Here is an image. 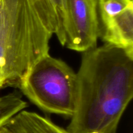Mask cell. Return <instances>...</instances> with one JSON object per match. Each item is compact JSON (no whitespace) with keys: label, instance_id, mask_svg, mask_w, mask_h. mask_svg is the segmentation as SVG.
<instances>
[{"label":"cell","instance_id":"obj_8","mask_svg":"<svg viewBox=\"0 0 133 133\" xmlns=\"http://www.w3.org/2000/svg\"><path fill=\"white\" fill-rule=\"evenodd\" d=\"M54 13L57 23L55 35L62 46H64V23L66 19V0H48Z\"/></svg>","mask_w":133,"mask_h":133},{"label":"cell","instance_id":"obj_4","mask_svg":"<svg viewBox=\"0 0 133 133\" xmlns=\"http://www.w3.org/2000/svg\"><path fill=\"white\" fill-rule=\"evenodd\" d=\"M64 46L83 52L97 46L99 23L97 0H66Z\"/></svg>","mask_w":133,"mask_h":133},{"label":"cell","instance_id":"obj_1","mask_svg":"<svg viewBox=\"0 0 133 133\" xmlns=\"http://www.w3.org/2000/svg\"><path fill=\"white\" fill-rule=\"evenodd\" d=\"M70 133H116L133 97V55L109 44L82 52Z\"/></svg>","mask_w":133,"mask_h":133},{"label":"cell","instance_id":"obj_6","mask_svg":"<svg viewBox=\"0 0 133 133\" xmlns=\"http://www.w3.org/2000/svg\"><path fill=\"white\" fill-rule=\"evenodd\" d=\"M5 126L11 133H70L47 117L25 110L15 115Z\"/></svg>","mask_w":133,"mask_h":133},{"label":"cell","instance_id":"obj_11","mask_svg":"<svg viewBox=\"0 0 133 133\" xmlns=\"http://www.w3.org/2000/svg\"><path fill=\"white\" fill-rule=\"evenodd\" d=\"M1 89V87H0V89Z\"/></svg>","mask_w":133,"mask_h":133},{"label":"cell","instance_id":"obj_10","mask_svg":"<svg viewBox=\"0 0 133 133\" xmlns=\"http://www.w3.org/2000/svg\"><path fill=\"white\" fill-rule=\"evenodd\" d=\"M1 13H2V3H1V1L0 0V23H1Z\"/></svg>","mask_w":133,"mask_h":133},{"label":"cell","instance_id":"obj_7","mask_svg":"<svg viewBox=\"0 0 133 133\" xmlns=\"http://www.w3.org/2000/svg\"><path fill=\"white\" fill-rule=\"evenodd\" d=\"M27 106V103L18 93L0 96V126L6 125L10 119Z\"/></svg>","mask_w":133,"mask_h":133},{"label":"cell","instance_id":"obj_2","mask_svg":"<svg viewBox=\"0 0 133 133\" xmlns=\"http://www.w3.org/2000/svg\"><path fill=\"white\" fill-rule=\"evenodd\" d=\"M0 87H18L36 61L49 53L57 29L48 0H1Z\"/></svg>","mask_w":133,"mask_h":133},{"label":"cell","instance_id":"obj_9","mask_svg":"<svg viewBox=\"0 0 133 133\" xmlns=\"http://www.w3.org/2000/svg\"><path fill=\"white\" fill-rule=\"evenodd\" d=\"M0 133H11L9 129L5 125L0 126Z\"/></svg>","mask_w":133,"mask_h":133},{"label":"cell","instance_id":"obj_3","mask_svg":"<svg viewBox=\"0 0 133 133\" xmlns=\"http://www.w3.org/2000/svg\"><path fill=\"white\" fill-rule=\"evenodd\" d=\"M18 87L45 112L71 117L76 101L77 74L67 63L49 53L36 61Z\"/></svg>","mask_w":133,"mask_h":133},{"label":"cell","instance_id":"obj_5","mask_svg":"<svg viewBox=\"0 0 133 133\" xmlns=\"http://www.w3.org/2000/svg\"><path fill=\"white\" fill-rule=\"evenodd\" d=\"M99 38L133 55L132 0H97Z\"/></svg>","mask_w":133,"mask_h":133}]
</instances>
